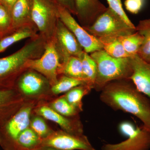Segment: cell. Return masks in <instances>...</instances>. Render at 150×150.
<instances>
[{"instance_id": "484cf974", "label": "cell", "mask_w": 150, "mask_h": 150, "mask_svg": "<svg viewBox=\"0 0 150 150\" xmlns=\"http://www.w3.org/2000/svg\"><path fill=\"white\" fill-rule=\"evenodd\" d=\"M84 84H85L84 82L81 80L63 75L59 78L57 83L51 87V91L53 94L59 95L67 93L75 87Z\"/></svg>"}, {"instance_id": "cb8c5ba5", "label": "cell", "mask_w": 150, "mask_h": 150, "mask_svg": "<svg viewBox=\"0 0 150 150\" xmlns=\"http://www.w3.org/2000/svg\"><path fill=\"white\" fill-rule=\"evenodd\" d=\"M62 74L83 81L82 65L80 58L76 56L69 57L63 64Z\"/></svg>"}, {"instance_id": "4316f807", "label": "cell", "mask_w": 150, "mask_h": 150, "mask_svg": "<svg viewBox=\"0 0 150 150\" xmlns=\"http://www.w3.org/2000/svg\"><path fill=\"white\" fill-rule=\"evenodd\" d=\"M48 105L56 112L67 117H76L80 112L70 104L64 96L53 100Z\"/></svg>"}, {"instance_id": "ba28073f", "label": "cell", "mask_w": 150, "mask_h": 150, "mask_svg": "<svg viewBox=\"0 0 150 150\" xmlns=\"http://www.w3.org/2000/svg\"><path fill=\"white\" fill-rule=\"evenodd\" d=\"M118 130L127 139L117 144H105L101 147V150L150 149V131L143 125L136 126L130 121H124L119 124Z\"/></svg>"}, {"instance_id": "1f68e13d", "label": "cell", "mask_w": 150, "mask_h": 150, "mask_svg": "<svg viewBox=\"0 0 150 150\" xmlns=\"http://www.w3.org/2000/svg\"><path fill=\"white\" fill-rule=\"evenodd\" d=\"M68 10L72 14L76 15L75 0H53Z\"/></svg>"}, {"instance_id": "8fae6325", "label": "cell", "mask_w": 150, "mask_h": 150, "mask_svg": "<svg viewBox=\"0 0 150 150\" xmlns=\"http://www.w3.org/2000/svg\"><path fill=\"white\" fill-rule=\"evenodd\" d=\"M53 39L63 64L69 57H79L83 51L74 35L59 19Z\"/></svg>"}, {"instance_id": "9a60e30c", "label": "cell", "mask_w": 150, "mask_h": 150, "mask_svg": "<svg viewBox=\"0 0 150 150\" xmlns=\"http://www.w3.org/2000/svg\"><path fill=\"white\" fill-rule=\"evenodd\" d=\"M75 3L76 15L79 23L83 27L93 24L107 8L99 0H75Z\"/></svg>"}, {"instance_id": "ac0fdd59", "label": "cell", "mask_w": 150, "mask_h": 150, "mask_svg": "<svg viewBox=\"0 0 150 150\" xmlns=\"http://www.w3.org/2000/svg\"><path fill=\"white\" fill-rule=\"evenodd\" d=\"M38 30L33 23L27 25L16 30L12 33L0 39V53L18 41L36 37L39 35Z\"/></svg>"}, {"instance_id": "5b68a950", "label": "cell", "mask_w": 150, "mask_h": 150, "mask_svg": "<svg viewBox=\"0 0 150 150\" xmlns=\"http://www.w3.org/2000/svg\"><path fill=\"white\" fill-rule=\"evenodd\" d=\"M83 28L98 39L118 38L137 31L126 24L109 8L91 26Z\"/></svg>"}, {"instance_id": "7c38bea8", "label": "cell", "mask_w": 150, "mask_h": 150, "mask_svg": "<svg viewBox=\"0 0 150 150\" xmlns=\"http://www.w3.org/2000/svg\"><path fill=\"white\" fill-rule=\"evenodd\" d=\"M15 87L22 96L28 97L40 96L51 91L49 81L40 73L28 69L19 77Z\"/></svg>"}, {"instance_id": "e575fe53", "label": "cell", "mask_w": 150, "mask_h": 150, "mask_svg": "<svg viewBox=\"0 0 150 150\" xmlns=\"http://www.w3.org/2000/svg\"></svg>"}, {"instance_id": "d6986e66", "label": "cell", "mask_w": 150, "mask_h": 150, "mask_svg": "<svg viewBox=\"0 0 150 150\" xmlns=\"http://www.w3.org/2000/svg\"><path fill=\"white\" fill-rule=\"evenodd\" d=\"M42 139L29 127L19 135L14 150H35L42 146Z\"/></svg>"}, {"instance_id": "d4e9b609", "label": "cell", "mask_w": 150, "mask_h": 150, "mask_svg": "<svg viewBox=\"0 0 150 150\" xmlns=\"http://www.w3.org/2000/svg\"><path fill=\"white\" fill-rule=\"evenodd\" d=\"M124 49L131 56L138 54L143 42V37L136 31L129 35L118 38Z\"/></svg>"}, {"instance_id": "ffe728a7", "label": "cell", "mask_w": 150, "mask_h": 150, "mask_svg": "<svg viewBox=\"0 0 150 150\" xmlns=\"http://www.w3.org/2000/svg\"><path fill=\"white\" fill-rule=\"evenodd\" d=\"M136 30L143 37V42L137 54L145 62L150 63V19L140 21L136 26Z\"/></svg>"}, {"instance_id": "52a82bcc", "label": "cell", "mask_w": 150, "mask_h": 150, "mask_svg": "<svg viewBox=\"0 0 150 150\" xmlns=\"http://www.w3.org/2000/svg\"><path fill=\"white\" fill-rule=\"evenodd\" d=\"M63 66L53 38L47 41L45 50L40 58L29 60L26 64L28 69L34 70L46 77L51 87L58 81Z\"/></svg>"}, {"instance_id": "4dcf8cb0", "label": "cell", "mask_w": 150, "mask_h": 150, "mask_svg": "<svg viewBox=\"0 0 150 150\" xmlns=\"http://www.w3.org/2000/svg\"><path fill=\"white\" fill-rule=\"evenodd\" d=\"M145 0H125V7L128 11L137 14L141 11L144 4Z\"/></svg>"}, {"instance_id": "7402d4cb", "label": "cell", "mask_w": 150, "mask_h": 150, "mask_svg": "<svg viewBox=\"0 0 150 150\" xmlns=\"http://www.w3.org/2000/svg\"><path fill=\"white\" fill-rule=\"evenodd\" d=\"M93 89L85 84L75 87L64 96L70 104L76 108L80 112L82 111V99L85 96L88 94Z\"/></svg>"}, {"instance_id": "9c48e42d", "label": "cell", "mask_w": 150, "mask_h": 150, "mask_svg": "<svg viewBox=\"0 0 150 150\" xmlns=\"http://www.w3.org/2000/svg\"><path fill=\"white\" fill-rule=\"evenodd\" d=\"M59 19L74 35L83 51L88 54L103 49L99 39L86 30L64 7L57 4Z\"/></svg>"}, {"instance_id": "8992f818", "label": "cell", "mask_w": 150, "mask_h": 150, "mask_svg": "<svg viewBox=\"0 0 150 150\" xmlns=\"http://www.w3.org/2000/svg\"><path fill=\"white\" fill-rule=\"evenodd\" d=\"M31 18L40 35L47 41L53 39L59 20L57 3L53 0H32Z\"/></svg>"}, {"instance_id": "30bf717a", "label": "cell", "mask_w": 150, "mask_h": 150, "mask_svg": "<svg viewBox=\"0 0 150 150\" xmlns=\"http://www.w3.org/2000/svg\"><path fill=\"white\" fill-rule=\"evenodd\" d=\"M42 146L59 150H96L85 135H76L63 131H55L42 139Z\"/></svg>"}, {"instance_id": "44dd1931", "label": "cell", "mask_w": 150, "mask_h": 150, "mask_svg": "<svg viewBox=\"0 0 150 150\" xmlns=\"http://www.w3.org/2000/svg\"><path fill=\"white\" fill-rule=\"evenodd\" d=\"M79 57L81 61L84 82L94 89L97 73L96 63L90 55L84 51Z\"/></svg>"}, {"instance_id": "f1b7e54d", "label": "cell", "mask_w": 150, "mask_h": 150, "mask_svg": "<svg viewBox=\"0 0 150 150\" xmlns=\"http://www.w3.org/2000/svg\"><path fill=\"white\" fill-rule=\"evenodd\" d=\"M13 32L11 13L0 3V39Z\"/></svg>"}, {"instance_id": "603a6c76", "label": "cell", "mask_w": 150, "mask_h": 150, "mask_svg": "<svg viewBox=\"0 0 150 150\" xmlns=\"http://www.w3.org/2000/svg\"><path fill=\"white\" fill-rule=\"evenodd\" d=\"M103 49L107 54L115 58H129L131 56L124 49L118 38L99 39Z\"/></svg>"}, {"instance_id": "83f0119b", "label": "cell", "mask_w": 150, "mask_h": 150, "mask_svg": "<svg viewBox=\"0 0 150 150\" xmlns=\"http://www.w3.org/2000/svg\"><path fill=\"white\" fill-rule=\"evenodd\" d=\"M31 117L29 127L42 139L49 137L54 132L48 126L43 117L38 115Z\"/></svg>"}, {"instance_id": "6da1fadb", "label": "cell", "mask_w": 150, "mask_h": 150, "mask_svg": "<svg viewBox=\"0 0 150 150\" xmlns=\"http://www.w3.org/2000/svg\"><path fill=\"white\" fill-rule=\"evenodd\" d=\"M100 92V99L105 104L113 110L134 115L150 131V99L139 91L130 80L113 81Z\"/></svg>"}, {"instance_id": "e0dca14e", "label": "cell", "mask_w": 150, "mask_h": 150, "mask_svg": "<svg viewBox=\"0 0 150 150\" xmlns=\"http://www.w3.org/2000/svg\"><path fill=\"white\" fill-rule=\"evenodd\" d=\"M32 0H18L11 13L13 31L33 23L31 18Z\"/></svg>"}, {"instance_id": "2e32d148", "label": "cell", "mask_w": 150, "mask_h": 150, "mask_svg": "<svg viewBox=\"0 0 150 150\" xmlns=\"http://www.w3.org/2000/svg\"><path fill=\"white\" fill-rule=\"evenodd\" d=\"M23 97L14 88L0 90V124L23 104Z\"/></svg>"}, {"instance_id": "277c9868", "label": "cell", "mask_w": 150, "mask_h": 150, "mask_svg": "<svg viewBox=\"0 0 150 150\" xmlns=\"http://www.w3.org/2000/svg\"><path fill=\"white\" fill-rule=\"evenodd\" d=\"M33 103H23L5 121L0 124V145L4 150H14L20 134L30 124Z\"/></svg>"}, {"instance_id": "4fadbf2b", "label": "cell", "mask_w": 150, "mask_h": 150, "mask_svg": "<svg viewBox=\"0 0 150 150\" xmlns=\"http://www.w3.org/2000/svg\"><path fill=\"white\" fill-rule=\"evenodd\" d=\"M34 111L36 115L57 123L63 131L76 135L83 134V126L78 116H64L52 109L48 105H39L35 108Z\"/></svg>"}, {"instance_id": "f546056e", "label": "cell", "mask_w": 150, "mask_h": 150, "mask_svg": "<svg viewBox=\"0 0 150 150\" xmlns=\"http://www.w3.org/2000/svg\"><path fill=\"white\" fill-rule=\"evenodd\" d=\"M109 8L122 19L125 23L132 28H136V26L131 21L123 9L121 0H106Z\"/></svg>"}, {"instance_id": "3957f363", "label": "cell", "mask_w": 150, "mask_h": 150, "mask_svg": "<svg viewBox=\"0 0 150 150\" xmlns=\"http://www.w3.org/2000/svg\"><path fill=\"white\" fill-rule=\"evenodd\" d=\"M90 56L96 63L97 73L94 89L101 91L109 83L119 80H130L132 74L129 58H115L103 50L95 51Z\"/></svg>"}, {"instance_id": "d6a6232c", "label": "cell", "mask_w": 150, "mask_h": 150, "mask_svg": "<svg viewBox=\"0 0 150 150\" xmlns=\"http://www.w3.org/2000/svg\"><path fill=\"white\" fill-rule=\"evenodd\" d=\"M17 1L18 0H0V3L5 7L11 14L14 6Z\"/></svg>"}, {"instance_id": "836d02e7", "label": "cell", "mask_w": 150, "mask_h": 150, "mask_svg": "<svg viewBox=\"0 0 150 150\" xmlns=\"http://www.w3.org/2000/svg\"><path fill=\"white\" fill-rule=\"evenodd\" d=\"M35 150H59L56 149H54L50 147H48L41 146V147L36 149Z\"/></svg>"}, {"instance_id": "5bb4252c", "label": "cell", "mask_w": 150, "mask_h": 150, "mask_svg": "<svg viewBox=\"0 0 150 150\" xmlns=\"http://www.w3.org/2000/svg\"><path fill=\"white\" fill-rule=\"evenodd\" d=\"M132 74L130 80L137 89L150 99V63L138 54L129 57Z\"/></svg>"}, {"instance_id": "7a4b0ae2", "label": "cell", "mask_w": 150, "mask_h": 150, "mask_svg": "<svg viewBox=\"0 0 150 150\" xmlns=\"http://www.w3.org/2000/svg\"><path fill=\"white\" fill-rule=\"evenodd\" d=\"M46 43L47 40L39 34L18 51L0 59V90L15 87L19 77L28 70V62L40 58Z\"/></svg>"}]
</instances>
